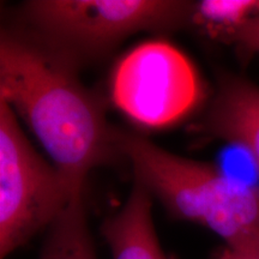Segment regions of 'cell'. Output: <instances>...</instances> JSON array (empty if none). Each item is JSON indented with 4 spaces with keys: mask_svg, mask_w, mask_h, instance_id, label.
<instances>
[{
    "mask_svg": "<svg viewBox=\"0 0 259 259\" xmlns=\"http://www.w3.org/2000/svg\"><path fill=\"white\" fill-rule=\"evenodd\" d=\"M77 63L38 37L0 38V100L25 121L74 192L119 150L102 102L77 76Z\"/></svg>",
    "mask_w": 259,
    "mask_h": 259,
    "instance_id": "cell-1",
    "label": "cell"
},
{
    "mask_svg": "<svg viewBox=\"0 0 259 259\" xmlns=\"http://www.w3.org/2000/svg\"><path fill=\"white\" fill-rule=\"evenodd\" d=\"M116 142L137 183L171 215L210 229L227 247L259 250V187L211 162L171 154L143 136L118 131Z\"/></svg>",
    "mask_w": 259,
    "mask_h": 259,
    "instance_id": "cell-2",
    "label": "cell"
},
{
    "mask_svg": "<svg viewBox=\"0 0 259 259\" xmlns=\"http://www.w3.org/2000/svg\"><path fill=\"white\" fill-rule=\"evenodd\" d=\"M191 9L192 2L177 0H34L25 15L36 37L78 63L136 32L189 24Z\"/></svg>",
    "mask_w": 259,
    "mask_h": 259,
    "instance_id": "cell-3",
    "label": "cell"
},
{
    "mask_svg": "<svg viewBox=\"0 0 259 259\" xmlns=\"http://www.w3.org/2000/svg\"><path fill=\"white\" fill-rule=\"evenodd\" d=\"M79 194L32 148L14 109L0 100V258L50 228Z\"/></svg>",
    "mask_w": 259,
    "mask_h": 259,
    "instance_id": "cell-4",
    "label": "cell"
},
{
    "mask_svg": "<svg viewBox=\"0 0 259 259\" xmlns=\"http://www.w3.org/2000/svg\"><path fill=\"white\" fill-rule=\"evenodd\" d=\"M114 105L136 124L167 127L184 119L203 96L202 83L191 60L169 42H143L126 53L113 69Z\"/></svg>",
    "mask_w": 259,
    "mask_h": 259,
    "instance_id": "cell-5",
    "label": "cell"
},
{
    "mask_svg": "<svg viewBox=\"0 0 259 259\" xmlns=\"http://www.w3.org/2000/svg\"><path fill=\"white\" fill-rule=\"evenodd\" d=\"M203 130L247 153L259 170V87L241 77H223Z\"/></svg>",
    "mask_w": 259,
    "mask_h": 259,
    "instance_id": "cell-6",
    "label": "cell"
},
{
    "mask_svg": "<svg viewBox=\"0 0 259 259\" xmlns=\"http://www.w3.org/2000/svg\"><path fill=\"white\" fill-rule=\"evenodd\" d=\"M136 183L122 208L103 222L101 232L113 259H168L153 221V199Z\"/></svg>",
    "mask_w": 259,
    "mask_h": 259,
    "instance_id": "cell-7",
    "label": "cell"
},
{
    "mask_svg": "<svg viewBox=\"0 0 259 259\" xmlns=\"http://www.w3.org/2000/svg\"><path fill=\"white\" fill-rule=\"evenodd\" d=\"M40 259H97L83 194L74 197L48 228Z\"/></svg>",
    "mask_w": 259,
    "mask_h": 259,
    "instance_id": "cell-8",
    "label": "cell"
},
{
    "mask_svg": "<svg viewBox=\"0 0 259 259\" xmlns=\"http://www.w3.org/2000/svg\"><path fill=\"white\" fill-rule=\"evenodd\" d=\"M259 15V0L192 2L189 24L211 40L236 42L246 24Z\"/></svg>",
    "mask_w": 259,
    "mask_h": 259,
    "instance_id": "cell-9",
    "label": "cell"
},
{
    "mask_svg": "<svg viewBox=\"0 0 259 259\" xmlns=\"http://www.w3.org/2000/svg\"><path fill=\"white\" fill-rule=\"evenodd\" d=\"M236 44L250 53L259 54V15L251 19L236 38Z\"/></svg>",
    "mask_w": 259,
    "mask_h": 259,
    "instance_id": "cell-10",
    "label": "cell"
},
{
    "mask_svg": "<svg viewBox=\"0 0 259 259\" xmlns=\"http://www.w3.org/2000/svg\"><path fill=\"white\" fill-rule=\"evenodd\" d=\"M218 259H259L258 248H231L226 250L219 255Z\"/></svg>",
    "mask_w": 259,
    "mask_h": 259,
    "instance_id": "cell-11",
    "label": "cell"
}]
</instances>
